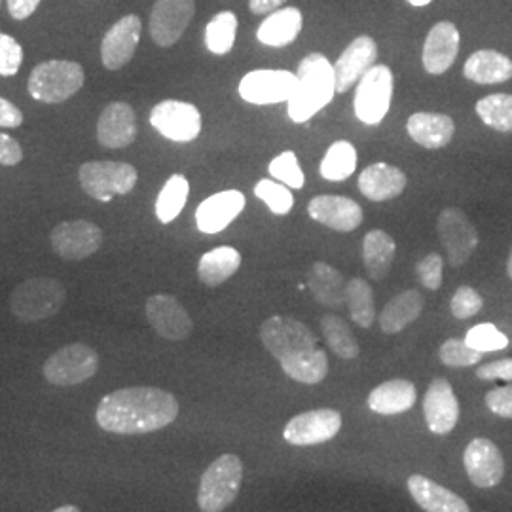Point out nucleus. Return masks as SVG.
I'll return each mask as SVG.
<instances>
[{
    "label": "nucleus",
    "mask_w": 512,
    "mask_h": 512,
    "mask_svg": "<svg viewBox=\"0 0 512 512\" xmlns=\"http://www.w3.org/2000/svg\"><path fill=\"white\" fill-rule=\"evenodd\" d=\"M179 401L158 387H126L105 395L97 406V425L118 435H145L171 425Z\"/></svg>",
    "instance_id": "1"
},
{
    "label": "nucleus",
    "mask_w": 512,
    "mask_h": 512,
    "mask_svg": "<svg viewBox=\"0 0 512 512\" xmlns=\"http://www.w3.org/2000/svg\"><path fill=\"white\" fill-rule=\"evenodd\" d=\"M260 340L272 353L283 372L300 384H321L329 374L327 353L319 348L317 336L293 317L274 315L260 327Z\"/></svg>",
    "instance_id": "2"
},
{
    "label": "nucleus",
    "mask_w": 512,
    "mask_h": 512,
    "mask_svg": "<svg viewBox=\"0 0 512 512\" xmlns=\"http://www.w3.org/2000/svg\"><path fill=\"white\" fill-rule=\"evenodd\" d=\"M298 86L289 103V116L294 124H306L325 109L336 95L334 65L323 54L306 55L298 65Z\"/></svg>",
    "instance_id": "3"
},
{
    "label": "nucleus",
    "mask_w": 512,
    "mask_h": 512,
    "mask_svg": "<svg viewBox=\"0 0 512 512\" xmlns=\"http://www.w3.org/2000/svg\"><path fill=\"white\" fill-rule=\"evenodd\" d=\"M67 291L54 277H29L10 294V310L23 323L54 317L65 306Z\"/></svg>",
    "instance_id": "4"
},
{
    "label": "nucleus",
    "mask_w": 512,
    "mask_h": 512,
    "mask_svg": "<svg viewBox=\"0 0 512 512\" xmlns=\"http://www.w3.org/2000/svg\"><path fill=\"white\" fill-rule=\"evenodd\" d=\"M86 73L80 63L67 59H50L37 65L29 76L27 90L33 99L46 105H59L80 92Z\"/></svg>",
    "instance_id": "5"
},
{
    "label": "nucleus",
    "mask_w": 512,
    "mask_h": 512,
    "mask_svg": "<svg viewBox=\"0 0 512 512\" xmlns=\"http://www.w3.org/2000/svg\"><path fill=\"white\" fill-rule=\"evenodd\" d=\"M243 482V463L234 454L215 459L203 473L198 507L203 512L226 511L236 499Z\"/></svg>",
    "instance_id": "6"
},
{
    "label": "nucleus",
    "mask_w": 512,
    "mask_h": 512,
    "mask_svg": "<svg viewBox=\"0 0 512 512\" xmlns=\"http://www.w3.org/2000/svg\"><path fill=\"white\" fill-rule=\"evenodd\" d=\"M137 179V169L126 162H88L78 171L82 190L97 202L109 203L114 196H126L135 188Z\"/></svg>",
    "instance_id": "7"
},
{
    "label": "nucleus",
    "mask_w": 512,
    "mask_h": 512,
    "mask_svg": "<svg viewBox=\"0 0 512 512\" xmlns=\"http://www.w3.org/2000/svg\"><path fill=\"white\" fill-rule=\"evenodd\" d=\"M393 73L387 65H374L359 80L353 109L355 116L366 126H378L391 109Z\"/></svg>",
    "instance_id": "8"
},
{
    "label": "nucleus",
    "mask_w": 512,
    "mask_h": 512,
    "mask_svg": "<svg viewBox=\"0 0 512 512\" xmlns=\"http://www.w3.org/2000/svg\"><path fill=\"white\" fill-rule=\"evenodd\" d=\"M99 370V355L86 344H69L57 349L44 363V378L54 385H78L88 382Z\"/></svg>",
    "instance_id": "9"
},
{
    "label": "nucleus",
    "mask_w": 512,
    "mask_h": 512,
    "mask_svg": "<svg viewBox=\"0 0 512 512\" xmlns=\"http://www.w3.org/2000/svg\"><path fill=\"white\" fill-rule=\"evenodd\" d=\"M150 126L173 143H192L202 133V114L192 103L165 99L150 112Z\"/></svg>",
    "instance_id": "10"
},
{
    "label": "nucleus",
    "mask_w": 512,
    "mask_h": 512,
    "mask_svg": "<svg viewBox=\"0 0 512 512\" xmlns=\"http://www.w3.org/2000/svg\"><path fill=\"white\" fill-rule=\"evenodd\" d=\"M298 76L281 69H258L245 74L239 82V95L251 105H277L293 97Z\"/></svg>",
    "instance_id": "11"
},
{
    "label": "nucleus",
    "mask_w": 512,
    "mask_h": 512,
    "mask_svg": "<svg viewBox=\"0 0 512 512\" xmlns=\"http://www.w3.org/2000/svg\"><path fill=\"white\" fill-rule=\"evenodd\" d=\"M103 239V230L86 219L65 220L55 226L50 236L55 255L69 262H80L95 255L101 249Z\"/></svg>",
    "instance_id": "12"
},
{
    "label": "nucleus",
    "mask_w": 512,
    "mask_h": 512,
    "mask_svg": "<svg viewBox=\"0 0 512 512\" xmlns=\"http://www.w3.org/2000/svg\"><path fill=\"white\" fill-rule=\"evenodd\" d=\"M437 230L442 247L446 249L448 262L454 268L463 266L475 253L478 247V232L475 224L458 207H448L440 213Z\"/></svg>",
    "instance_id": "13"
},
{
    "label": "nucleus",
    "mask_w": 512,
    "mask_h": 512,
    "mask_svg": "<svg viewBox=\"0 0 512 512\" xmlns=\"http://www.w3.org/2000/svg\"><path fill=\"white\" fill-rule=\"evenodd\" d=\"M196 14V0H156L150 14V37L169 48L177 44Z\"/></svg>",
    "instance_id": "14"
},
{
    "label": "nucleus",
    "mask_w": 512,
    "mask_h": 512,
    "mask_svg": "<svg viewBox=\"0 0 512 512\" xmlns=\"http://www.w3.org/2000/svg\"><path fill=\"white\" fill-rule=\"evenodd\" d=\"M342 429V416L336 410L319 408L294 416L283 429V437L293 446H315L334 439Z\"/></svg>",
    "instance_id": "15"
},
{
    "label": "nucleus",
    "mask_w": 512,
    "mask_h": 512,
    "mask_svg": "<svg viewBox=\"0 0 512 512\" xmlns=\"http://www.w3.org/2000/svg\"><path fill=\"white\" fill-rule=\"evenodd\" d=\"M145 310L150 327L165 340L181 342L194 330L188 311L184 310L183 304L173 294H152L147 300Z\"/></svg>",
    "instance_id": "16"
},
{
    "label": "nucleus",
    "mask_w": 512,
    "mask_h": 512,
    "mask_svg": "<svg viewBox=\"0 0 512 512\" xmlns=\"http://www.w3.org/2000/svg\"><path fill=\"white\" fill-rule=\"evenodd\" d=\"M143 23L135 14H128L118 19L101 42V61L105 69L120 71L126 67L133 55L137 52L139 40H141Z\"/></svg>",
    "instance_id": "17"
},
{
    "label": "nucleus",
    "mask_w": 512,
    "mask_h": 512,
    "mask_svg": "<svg viewBox=\"0 0 512 512\" xmlns=\"http://www.w3.org/2000/svg\"><path fill=\"white\" fill-rule=\"evenodd\" d=\"M463 465L469 480L482 490L499 486L505 476V459L490 439L471 440L463 454Z\"/></svg>",
    "instance_id": "18"
},
{
    "label": "nucleus",
    "mask_w": 512,
    "mask_h": 512,
    "mask_svg": "<svg viewBox=\"0 0 512 512\" xmlns=\"http://www.w3.org/2000/svg\"><path fill=\"white\" fill-rule=\"evenodd\" d=\"M423 416L431 433L440 437L456 429L459 421V401L448 380L437 378L429 385L423 397Z\"/></svg>",
    "instance_id": "19"
},
{
    "label": "nucleus",
    "mask_w": 512,
    "mask_h": 512,
    "mask_svg": "<svg viewBox=\"0 0 512 512\" xmlns=\"http://www.w3.org/2000/svg\"><path fill=\"white\" fill-rule=\"evenodd\" d=\"M378 59V44L374 38L357 37L338 57L334 65L336 76V93H346L353 84H357L365 76Z\"/></svg>",
    "instance_id": "20"
},
{
    "label": "nucleus",
    "mask_w": 512,
    "mask_h": 512,
    "mask_svg": "<svg viewBox=\"0 0 512 512\" xmlns=\"http://www.w3.org/2000/svg\"><path fill=\"white\" fill-rule=\"evenodd\" d=\"M459 42L458 27L452 21H439L433 25L427 33L421 54L425 71L433 76L446 73L458 59Z\"/></svg>",
    "instance_id": "21"
},
{
    "label": "nucleus",
    "mask_w": 512,
    "mask_h": 512,
    "mask_svg": "<svg viewBox=\"0 0 512 512\" xmlns=\"http://www.w3.org/2000/svg\"><path fill=\"white\" fill-rule=\"evenodd\" d=\"M308 213L315 222L336 232H353L365 219L361 205L344 196H315L308 205Z\"/></svg>",
    "instance_id": "22"
},
{
    "label": "nucleus",
    "mask_w": 512,
    "mask_h": 512,
    "mask_svg": "<svg viewBox=\"0 0 512 512\" xmlns=\"http://www.w3.org/2000/svg\"><path fill=\"white\" fill-rule=\"evenodd\" d=\"M137 137V118L135 110L124 101L110 103L101 112L97 122V141L101 147L126 148Z\"/></svg>",
    "instance_id": "23"
},
{
    "label": "nucleus",
    "mask_w": 512,
    "mask_h": 512,
    "mask_svg": "<svg viewBox=\"0 0 512 512\" xmlns=\"http://www.w3.org/2000/svg\"><path fill=\"white\" fill-rule=\"evenodd\" d=\"M245 209V196L239 190H224L203 200L196 211V224L203 234H219L238 219Z\"/></svg>",
    "instance_id": "24"
},
{
    "label": "nucleus",
    "mask_w": 512,
    "mask_h": 512,
    "mask_svg": "<svg viewBox=\"0 0 512 512\" xmlns=\"http://www.w3.org/2000/svg\"><path fill=\"white\" fill-rule=\"evenodd\" d=\"M406 131L414 143L427 150L448 147L456 135V124L442 112H416L408 118Z\"/></svg>",
    "instance_id": "25"
},
{
    "label": "nucleus",
    "mask_w": 512,
    "mask_h": 512,
    "mask_svg": "<svg viewBox=\"0 0 512 512\" xmlns=\"http://www.w3.org/2000/svg\"><path fill=\"white\" fill-rule=\"evenodd\" d=\"M408 184L403 171L395 165L378 164L368 165L359 175V190L370 202H389L399 198Z\"/></svg>",
    "instance_id": "26"
},
{
    "label": "nucleus",
    "mask_w": 512,
    "mask_h": 512,
    "mask_svg": "<svg viewBox=\"0 0 512 512\" xmlns=\"http://www.w3.org/2000/svg\"><path fill=\"white\" fill-rule=\"evenodd\" d=\"M408 492L414 501L427 512H469L471 507L452 490L437 484L435 480L423 475L408 478Z\"/></svg>",
    "instance_id": "27"
},
{
    "label": "nucleus",
    "mask_w": 512,
    "mask_h": 512,
    "mask_svg": "<svg viewBox=\"0 0 512 512\" xmlns=\"http://www.w3.org/2000/svg\"><path fill=\"white\" fill-rule=\"evenodd\" d=\"M304 25V16L298 8H279L272 12V16L264 19L256 29V38L260 44L270 48H283L293 44L300 35Z\"/></svg>",
    "instance_id": "28"
},
{
    "label": "nucleus",
    "mask_w": 512,
    "mask_h": 512,
    "mask_svg": "<svg viewBox=\"0 0 512 512\" xmlns=\"http://www.w3.org/2000/svg\"><path fill=\"white\" fill-rule=\"evenodd\" d=\"M463 74L480 86L503 84L512 78V59L497 50H478L465 61Z\"/></svg>",
    "instance_id": "29"
},
{
    "label": "nucleus",
    "mask_w": 512,
    "mask_h": 512,
    "mask_svg": "<svg viewBox=\"0 0 512 512\" xmlns=\"http://www.w3.org/2000/svg\"><path fill=\"white\" fill-rule=\"evenodd\" d=\"M416 387L408 380H389L368 395V408L382 416H397L416 404Z\"/></svg>",
    "instance_id": "30"
},
{
    "label": "nucleus",
    "mask_w": 512,
    "mask_h": 512,
    "mask_svg": "<svg viewBox=\"0 0 512 512\" xmlns=\"http://www.w3.org/2000/svg\"><path fill=\"white\" fill-rule=\"evenodd\" d=\"M346 279L336 268L327 262H315L308 274V289L311 296L327 306V308H340L346 304Z\"/></svg>",
    "instance_id": "31"
},
{
    "label": "nucleus",
    "mask_w": 512,
    "mask_h": 512,
    "mask_svg": "<svg viewBox=\"0 0 512 512\" xmlns=\"http://www.w3.org/2000/svg\"><path fill=\"white\" fill-rule=\"evenodd\" d=\"M423 306V294L414 289L397 294L385 304L384 310L380 313V329L385 334L401 332L420 317Z\"/></svg>",
    "instance_id": "32"
},
{
    "label": "nucleus",
    "mask_w": 512,
    "mask_h": 512,
    "mask_svg": "<svg viewBox=\"0 0 512 512\" xmlns=\"http://www.w3.org/2000/svg\"><path fill=\"white\" fill-rule=\"evenodd\" d=\"M395 251V239L384 230H370L366 234L363 239V264L374 281H382L389 275L393 268Z\"/></svg>",
    "instance_id": "33"
},
{
    "label": "nucleus",
    "mask_w": 512,
    "mask_h": 512,
    "mask_svg": "<svg viewBox=\"0 0 512 512\" xmlns=\"http://www.w3.org/2000/svg\"><path fill=\"white\" fill-rule=\"evenodd\" d=\"M241 266V253L234 247L222 245L200 258L198 277L207 287H219L236 274Z\"/></svg>",
    "instance_id": "34"
},
{
    "label": "nucleus",
    "mask_w": 512,
    "mask_h": 512,
    "mask_svg": "<svg viewBox=\"0 0 512 512\" xmlns=\"http://www.w3.org/2000/svg\"><path fill=\"white\" fill-rule=\"evenodd\" d=\"M357 169V150L349 141H336L330 145L323 162L319 165V173L325 181L342 183L349 179Z\"/></svg>",
    "instance_id": "35"
},
{
    "label": "nucleus",
    "mask_w": 512,
    "mask_h": 512,
    "mask_svg": "<svg viewBox=\"0 0 512 512\" xmlns=\"http://www.w3.org/2000/svg\"><path fill=\"white\" fill-rule=\"evenodd\" d=\"M321 330H323V336H325V340L329 344L330 351L336 357L346 359V361H353V359L359 357L361 348L357 344V338L353 336L348 323L342 317H338L334 313L323 315Z\"/></svg>",
    "instance_id": "36"
},
{
    "label": "nucleus",
    "mask_w": 512,
    "mask_h": 512,
    "mask_svg": "<svg viewBox=\"0 0 512 512\" xmlns=\"http://www.w3.org/2000/svg\"><path fill=\"white\" fill-rule=\"evenodd\" d=\"M188 194H190L188 179L181 173L171 175L167 179V183L164 184V188L160 190L158 200H156V217H158V220L162 224H169V222L177 219L181 215L184 205L188 202Z\"/></svg>",
    "instance_id": "37"
},
{
    "label": "nucleus",
    "mask_w": 512,
    "mask_h": 512,
    "mask_svg": "<svg viewBox=\"0 0 512 512\" xmlns=\"http://www.w3.org/2000/svg\"><path fill=\"white\" fill-rule=\"evenodd\" d=\"M238 16L230 10L219 12L205 27V46L211 54L226 55L232 52L238 37Z\"/></svg>",
    "instance_id": "38"
},
{
    "label": "nucleus",
    "mask_w": 512,
    "mask_h": 512,
    "mask_svg": "<svg viewBox=\"0 0 512 512\" xmlns=\"http://www.w3.org/2000/svg\"><path fill=\"white\" fill-rule=\"evenodd\" d=\"M346 304H348L351 319L361 327L370 329L376 319V304H374V291L365 279L353 277L346 287Z\"/></svg>",
    "instance_id": "39"
},
{
    "label": "nucleus",
    "mask_w": 512,
    "mask_h": 512,
    "mask_svg": "<svg viewBox=\"0 0 512 512\" xmlns=\"http://www.w3.org/2000/svg\"><path fill=\"white\" fill-rule=\"evenodd\" d=\"M478 118L499 133H512V95L494 93L486 95L476 103Z\"/></svg>",
    "instance_id": "40"
},
{
    "label": "nucleus",
    "mask_w": 512,
    "mask_h": 512,
    "mask_svg": "<svg viewBox=\"0 0 512 512\" xmlns=\"http://www.w3.org/2000/svg\"><path fill=\"white\" fill-rule=\"evenodd\" d=\"M255 196L266 203L268 209L279 217L289 215L294 207V196L289 186H283L279 181H270V179L258 181L255 184Z\"/></svg>",
    "instance_id": "41"
},
{
    "label": "nucleus",
    "mask_w": 512,
    "mask_h": 512,
    "mask_svg": "<svg viewBox=\"0 0 512 512\" xmlns=\"http://www.w3.org/2000/svg\"><path fill=\"white\" fill-rule=\"evenodd\" d=\"M484 353L478 349L471 348L467 340L459 338H448L439 349V359L442 365L450 368H467L475 366L482 361Z\"/></svg>",
    "instance_id": "42"
},
{
    "label": "nucleus",
    "mask_w": 512,
    "mask_h": 512,
    "mask_svg": "<svg viewBox=\"0 0 512 512\" xmlns=\"http://www.w3.org/2000/svg\"><path fill=\"white\" fill-rule=\"evenodd\" d=\"M268 171H270V175L274 177L275 181L296 188V190H300L306 183L304 171L298 164V158H296L293 150H285L279 156H275L274 160L270 162Z\"/></svg>",
    "instance_id": "43"
},
{
    "label": "nucleus",
    "mask_w": 512,
    "mask_h": 512,
    "mask_svg": "<svg viewBox=\"0 0 512 512\" xmlns=\"http://www.w3.org/2000/svg\"><path fill=\"white\" fill-rule=\"evenodd\" d=\"M467 344L471 348L478 349L482 353H492V351H501V349L509 346V338L501 332V330L494 327L492 323H482L476 325L473 329L467 332L465 336Z\"/></svg>",
    "instance_id": "44"
},
{
    "label": "nucleus",
    "mask_w": 512,
    "mask_h": 512,
    "mask_svg": "<svg viewBox=\"0 0 512 512\" xmlns=\"http://www.w3.org/2000/svg\"><path fill=\"white\" fill-rule=\"evenodd\" d=\"M484 308V298L473 287H459L452 296L450 311L456 319H471Z\"/></svg>",
    "instance_id": "45"
},
{
    "label": "nucleus",
    "mask_w": 512,
    "mask_h": 512,
    "mask_svg": "<svg viewBox=\"0 0 512 512\" xmlns=\"http://www.w3.org/2000/svg\"><path fill=\"white\" fill-rule=\"evenodd\" d=\"M23 63V46L10 35L0 33V76H16Z\"/></svg>",
    "instance_id": "46"
},
{
    "label": "nucleus",
    "mask_w": 512,
    "mask_h": 512,
    "mask_svg": "<svg viewBox=\"0 0 512 512\" xmlns=\"http://www.w3.org/2000/svg\"><path fill=\"white\" fill-rule=\"evenodd\" d=\"M416 270H418V279L425 289L439 291L440 285H442V272H444L442 256L431 253L425 258H421Z\"/></svg>",
    "instance_id": "47"
},
{
    "label": "nucleus",
    "mask_w": 512,
    "mask_h": 512,
    "mask_svg": "<svg viewBox=\"0 0 512 512\" xmlns=\"http://www.w3.org/2000/svg\"><path fill=\"white\" fill-rule=\"evenodd\" d=\"M484 401H486V406L490 408V412H494L495 416L512 420V385L495 387V389L486 393Z\"/></svg>",
    "instance_id": "48"
},
{
    "label": "nucleus",
    "mask_w": 512,
    "mask_h": 512,
    "mask_svg": "<svg viewBox=\"0 0 512 512\" xmlns=\"http://www.w3.org/2000/svg\"><path fill=\"white\" fill-rule=\"evenodd\" d=\"M476 376L480 380H505V382H512V359H499L494 363L482 365L476 368Z\"/></svg>",
    "instance_id": "49"
},
{
    "label": "nucleus",
    "mask_w": 512,
    "mask_h": 512,
    "mask_svg": "<svg viewBox=\"0 0 512 512\" xmlns=\"http://www.w3.org/2000/svg\"><path fill=\"white\" fill-rule=\"evenodd\" d=\"M23 160V150L18 141L6 133H0V165L14 167Z\"/></svg>",
    "instance_id": "50"
},
{
    "label": "nucleus",
    "mask_w": 512,
    "mask_h": 512,
    "mask_svg": "<svg viewBox=\"0 0 512 512\" xmlns=\"http://www.w3.org/2000/svg\"><path fill=\"white\" fill-rule=\"evenodd\" d=\"M23 124V112L8 99L0 97V128H19Z\"/></svg>",
    "instance_id": "51"
},
{
    "label": "nucleus",
    "mask_w": 512,
    "mask_h": 512,
    "mask_svg": "<svg viewBox=\"0 0 512 512\" xmlns=\"http://www.w3.org/2000/svg\"><path fill=\"white\" fill-rule=\"evenodd\" d=\"M8 2V12L10 16L18 21L29 19L35 12L42 0H6Z\"/></svg>",
    "instance_id": "52"
},
{
    "label": "nucleus",
    "mask_w": 512,
    "mask_h": 512,
    "mask_svg": "<svg viewBox=\"0 0 512 512\" xmlns=\"http://www.w3.org/2000/svg\"><path fill=\"white\" fill-rule=\"evenodd\" d=\"M287 0H249V10L255 16H266L272 14L275 10H279Z\"/></svg>",
    "instance_id": "53"
},
{
    "label": "nucleus",
    "mask_w": 512,
    "mask_h": 512,
    "mask_svg": "<svg viewBox=\"0 0 512 512\" xmlns=\"http://www.w3.org/2000/svg\"><path fill=\"white\" fill-rule=\"evenodd\" d=\"M408 4H412V6H416V8H421V6H427V4H431L433 0H406Z\"/></svg>",
    "instance_id": "54"
},
{
    "label": "nucleus",
    "mask_w": 512,
    "mask_h": 512,
    "mask_svg": "<svg viewBox=\"0 0 512 512\" xmlns=\"http://www.w3.org/2000/svg\"><path fill=\"white\" fill-rule=\"evenodd\" d=\"M80 509L78 507H74V505H69V507H57L55 512H78Z\"/></svg>",
    "instance_id": "55"
},
{
    "label": "nucleus",
    "mask_w": 512,
    "mask_h": 512,
    "mask_svg": "<svg viewBox=\"0 0 512 512\" xmlns=\"http://www.w3.org/2000/svg\"><path fill=\"white\" fill-rule=\"evenodd\" d=\"M507 274H509V277L512 279V251L511 255H509V260H507Z\"/></svg>",
    "instance_id": "56"
},
{
    "label": "nucleus",
    "mask_w": 512,
    "mask_h": 512,
    "mask_svg": "<svg viewBox=\"0 0 512 512\" xmlns=\"http://www.w3.org/2000/svg\"><path fill=\"white\" fill-rule=\"evenodd\" d=\"M0 2H2V0H0Z\"/></svg>",
    "instance_id": "57"
}]
</instances>
